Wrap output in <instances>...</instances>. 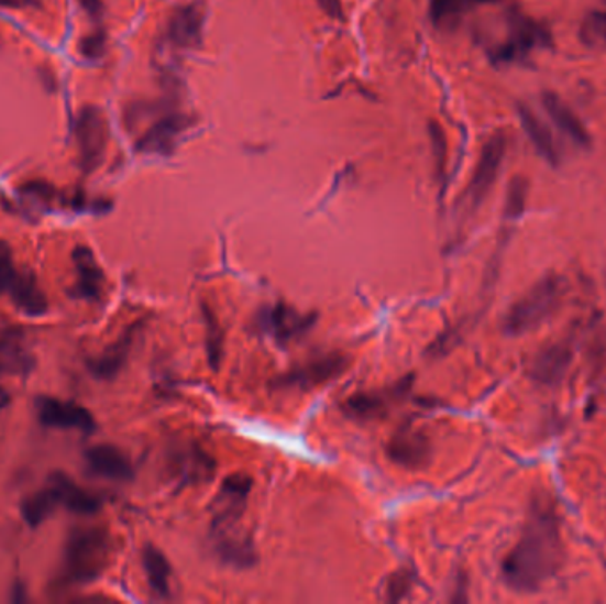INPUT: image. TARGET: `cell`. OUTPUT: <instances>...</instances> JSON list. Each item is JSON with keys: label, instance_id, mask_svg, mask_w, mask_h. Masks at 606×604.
I'll list each match as a JSON object with an SVG mask.
<instances>
[{"label": "cell", "instance_id": "6da1fadb", "mask_svg": "<svg viewBox=\"0 0 606 604\" xmlns=\"http://www.w3.org/2000/svg\"><path fill=\"white\" fill-rule=\"evenodd\" d=\"M562 563L564 541L555 502L544 491H536L520 539L502 562V576L513 591L530 594L552 580Z\"/></svg>", "mask_w": 606, "mask_h": 604}, {"label": "cell", "instance_id": "7a4b0ae2", "mask_svg": "<svg viewBox=\"0 0 606 604\" xmlns=\"http://www.w3.org/2000/svg\"><path fill=\"white\" fill-rule=\"evenodd\" d=\"M564 296L565 281L561 275L550 273L547 277L539 278L520 300L510 305V309L504 316L502 330L510 337L533 332L559 312Z\"/></svg>", "mask_w": 606, "mask_h": 604}, {"label": "cell", "instance_id": "3957f363", "mask_svg": "<svg viewBox=\"0 0 606 604\" xmlns=\"http://www.w3.org/2000/svg\"><path fill=\"white\" fill-rule=\"evenodd\" d=\"M110 553V537L103 528H75L64 548L63 576L69 583L95 582L109 565Z\"/></svg>", "mask_w": 606, "mask_h": 604}, {"label": "cell", "instance_id": "277c9868", "mask_svg": "<svg viewBox=\"0 0 606 604\" xmlns=\"http://www.w3.org/2000/svg\"><path fill=\"white\" fill-rule=\"evenodd\" d=\"M0 295H5L25 316L40 318L48 312V300L34 275L14 263L13 251L0 241Z\"/></svg>", "mask_w": 606, "mask_h": 604}, {"label": "cell", "instance_id": "5b68a950", "mask_svg": "<svg viewBox=\"0 0 606 604\" xmlns=\"http://www.w3.org/2000/svg\"><path fill=\"white\" fill-rule=\"evenodd\" d=\"M552 43V37L547 29L532 22L524 14H510L507 20V36L504 42L493 46L492 59L497 64L524 63L529 59L532 52L547 48Z\"/></svg>", "mask_w": 606, "mask_h": 604}, {"label": "cell", "instance_id": "8992f818", "mask_svg": "<svg viewBox=\"0 0 606 604\" xmlns=\"http://www.w3.org/2000/svg\"><path fill=\"white\" fill-rule=\"evenodd\" d=\"M252 477L245 473H234L223 479L219 495L213 501V536L240 531L238 523L246 509L251 496Z\"/></svg>", "mask_w": 606, "mask_h": 604}, {"label": "cell", "instance_id": "52a82bcc", "mask_svg": "<svg viewBox=\"0 0 606 604\" xmlns=\"http://www.w3.org/2000/svg\"><path fill=\"white\" fill-rule=\"evenodd\" d=\"M348 367H350V360L344 354H323V356L309 360L306 364L298 365L289 373L278 376L274 386L284 388V391H310V388L338 380Z\"/></svg>", "mask_w": 606, "mask_h": 604}, {"label": "cell", "instance_id": "ba28073f", "mask_svg": "<svg viewBox=\"0 0 606 604\" xmlns=\"http://www.w3.org/2000/svg\"><path fill=\"white\" fill-rule=\"evenodd\" d=\"M506 151V133H493L484 144L474 174H472V179H470L469 190H466L470 208L477 209L478 206L483 205L484 199L488 197L493 185L497 182L498 174H500Z\"/></svg>", "mask_w": 606, "mask_h": 604}, {"label": "cell", "instance_id": "9c48e42d", "mask_svg": "<svg viewBox=\"0 0 606 604\" xmlns=\"http://www.w3.org/2000/svg\"><path fill=\"white\" fill-rule=\"evenodd\" d=\"M109 144V124L100 109L84 107L77 119V146L86 173L100 167Z\"/></svg>", "mask_w": 606, "mask_h": 604}, {"label": "cell", "instance_id": "30bf717a", "mask_svg": "<svg viewBox=\"0 0 606 604\" xmlns=\"http://www.w3.org/2000/svg\"><path fill=\"white\" fill-rule=\"evenodd\" d=\"M312 314H301L293 309L291 305L277 304L269 305L261 310L257 316V327L261 332L272 337L280 344L297 341L298 337L309 332L310 327L315 325Z\"/></svg>", "mask_w": 606, "mask_h": 604}, {"label": "cell", "instance_id": "8fae6325", "mask_svg": "<svg viewBox=\"0 0 606 604\" xmlns=\"http://www.w3.org/2000/svg\"><path fill=\"white\" fill-rule=\"evenodd\" d=\"M206 23V4L202 0H194L179 6L170 14L167 23V40L170 45L181 51H194L202 45V32Z\"/></svg>", "mask_w": 606, "mask_h": 604}, {"label": "cell", "instance_id": "7c38bea8", "mask_svg": "<svg viewBox=\"0 0 606 604\" xmlns=\"http://www.w3.org/2000/svg\"><path fill=\"white\" fill-rule=\"evenodd\" d=\"M36 414L40 422L46 428L77 429V431H95L96 422L84 406L69 400L55 399V397H37Z\"/></svg>", "mask_w": 606, "mask_h": 604}, {"label": "cell", "instance_id": "4fadbf2b", "mask_svg": "<svg viewBox=\"0 0 606 604\" xmlns=\"http://www.w3.org/2000/svg\"><path fill=\"white\" fill-rule=\"evenodd\" d=\"M387 455L403 469H425L431 461V441L425 432L406 426L394 432L387 443Z\"/></svg>", "mask_w": 606, "mask_h": 604}, {"label": "cell", "instance_id": "5bb4252c", "mask_svg": "<svg viewBox=\"0 0 606 604\" xmlns=\"http://www.w3.org/2000/svg\"><path fill=\"white\" fill-rule=\"evenodd\" d=\"M573 344L568 339L539 348L530 360V376L541 385H557L573 362Z\"/></svg>", "mask_w": 606, "mask_h": 604}, {"label": "cell", "instance_id": "9a60e30c", "mask_svg": "<svg viewBox=\"0 0 606 604\" xmlns=\"http://www.w3.org/2000/svg\"><path fill=\"white\" fill-rule=\"evenodd\" d=\"M190 124L191 119L188 116H164L139 139L135 150L146 155L170 156L176 150L179 136L190 128Z\"/></svg>", "mask_w": 606, "mask_h": 604}, {"label": "cell", "instance_id": "2e32d148", "mask_svg": "<svg viewBox=\"0 0 606 604\" xmlns=\"http://www.w3.org/2000/svg\"><path fill=\"white\" fill-rule=\"evenodd\" d=\"M84 459H86L87 470L96 477L115 482H126L133 479L132 461L118 447L107 446V443L91 447L86 450Z\"/></svg>", "mask_w": 606, "mask_h": 604}, {"label": "cell", "instance_id": "e0dca14e", "mask_svg": "<svg viewBox=\"0 0 606 604\" xmlns=\"http://www.w3.org/2000/svg\"><path fill=\"white\" fill-rule=\"evenodd\" d=\"M46 486L51 487L59 507L63 505V507L71 510V513L91 516V514H96L101 509V501L98 496L92 495L89 491L75 484V482L71 481L68 475H64V473H52Z\"/></svg>", "mask_w": 606, "mask_h": 604}, {"label": "cell", "instance_id": "ac0fdd59", "mask_svg": "<svg viewBox=\"0 0 606 604\" xmlns=\"http://www.w3.org/2000/svg\"><path fill=\"white\" fill-rule=\"evenodd\" d=\"M75 273V295L84 300H100L106 286V275L101 272L100 264L95 260L92 252L87 246H77L74 252Z\"/></svg>", "mask_w": 606, "mask_h": 604}, {"label": "cell", "instance_id": "d6986e66", "mask_svg": "<svg viewBox=\"0 0 606 604\" xmlns=\"http://www.w3.org/2000/svg\"><path fill=\"white\" fill-rule=\"evenodd\" d=\"M541 101L542 107L547 110L548 118L552 119L553 124L570 141H573L580 147L591 146V135H588L587 128L576 118V114L570 109V105L565 103L561 96L548 91L542 95Z\"/></svg>", "mask_w": 606, "mask_h": 604}, {"label": "cell", "instance_id": "ffe728a7", "mask_svg": "<svg viewBox=\"0 0 606 604\" xmlns=\"http://www.w3.org/2000/svg\"><path fill=\"white\" fill-rule=\"evenodd\" d=\"M518 118H520L521 127H524L525 133L529 136L539 155L547 160L548 164L559 165L561 151H559L555 139L548 130L547 124L542 123L541 119L527 105H518Z\"/></svg>", "mask_w": 606, "mask_h": 604}, {"label": "cell", "instance_id": "44dd1931", "mask_svg": "<svg viewBox=\"0 0 606 604\" xmlns=\"http://www.w3.org/2000/svg\"><path fill=\"white\" fill-rule=\"evenodd\" d=\"M406 388L408 386L399 383L396 391L390 392L388 396L382 392H359L355 396L348 397L342 409L346 411L348 417L356 418V420H373V418H379L387 414L390 397L399 396Z\"/></svg>", "mask_w": 606, "mask_h": 604}, {"label": "cell", "instance_id": "7402d4cb", "mask_svg": "<svg viewBox=\"0 0 606 604\" xmlns=\"http://www.w3.org/2000/svg\"><path fill=\"white\" fill-rule=\"evenodd\" d=\"M142 565H144V571H146L151 591L155 592L159 597H169L170 565L169 560L165 559V554L156 550L155 546H146L144 551H142Z\"/></svg>", "mask_w": 606, "mask_h": 604}, {"label": "cell", "instance_id": "603a6c76", "mask_svg": "<svg viewBox=\"0 0 606 604\" xmlns=\"http://www.w3.org/2000/svg\"><path fill=\"white\" fill-rule=\"evenodd\" d=\"M477 2H483V0H431L429 14L438 29L452 31L458 28L463 14Z\"/></svg>", "mask_w": 606, "mask_h": 604}, {"label": "cell", "instance_id": "cb8c5ba5", "mask_svg": "<svg viewBox=\"0 0 606 604\" xmlns=\"http://www.w3.org/2000/svg\"><path fill=\"white\" fill-rule=\"evenodd\" d=\"M59 507L51 487L46 486L22 502V516L31 527H40Z\"/></svg>", "mask_w": 606, "mask_h": 604}, {"label": "cell", "instance_id": "d4e9b609", "mask_svg": "<svg viewBox=\"0 0 606 604\" xmlns=\"http://www.w3.org/2000/svg\"><path fill=\"white\" fill-rule=\"evenodd\" d=\"M132 348V336L128 333L121 341L115 342L112 348L101 354L100 359H96L91 364L92 373L101 380H110L119 373V369L123 367L124 360Z\"/></svg>", "mask_w": 606, "mask_h": 604}, {"label": "cell", "instance_id": "484cf974", "mask_svg": "<svg viewBox=\"0 0 606 604\" xmlns=\"http://www.w3.org/2000/svg\"><path fill=\"white\" fill-rule=\"evenodd\" d=\"M527 196H529L527 179L524 176L513 177L507 187L506 206H504V217L507 220L520 219L527 206Z\"/></svg>", "mask_w": 606, "mask_h": 604}, {"label": "cell", "instance_id": "4316f807", "mask_svg": "<svg viewBox=\"0 0 606 604\" xmlns=\"http://www.w3.org/2000/svg\"><path fill=\"white\" fill-rule=\"evenodd\" d=\"M582 40L591 46H606V11H594L582 25Z\"/></svg>", "mask_w": 606, "mask_h": 604}, {"label": "cell", "instance_id": "83f0119b", "mask_svg": "<svg viewBox=\"0 0 606 604\" xmlns=\"http://www.w3.org/2000/svg\"><path fill=\"white\" fill-rule=\"evenodd\" d=\"M205 312L206 348H208V359H210L211 365L217 367V364L220 365V360H222V332H220L219 323H217V319L211 316L208 307H206Z\"/></svg>", "mask_w": 606, "mask_h": 604}, {"label": "cell", "instance_id": "f1b7e54d", "mask_svg": "<svg viewBox=\"0 0 606 604\" xmlns=\"http://www.w3.org/2000/svg\"><path fill=\"white\" fill-rule=\"evenodd\" d=\"M411 582H414V578H411L410 571H406V569H399L396 573L390 574L387 586H385L387 601L396 603V601L405 600L406 595L410 594Z\"/></svg>", "mask_w": 606, "mask_h": 604}, {"label": "cell", "instance_id": "f546056e", "mask_svg": "<svg viewBox=\"0 0 606 604\" xmlns=\"http://www.w3.org/2000/svg\"><path fill=\"white\" fill-rule=\"evenodd\" d=\"M429 136H431V151H433L437 174L443 176L447 165V136L443 133V128L437 121L429 123Z\"/></svg>", "mask_w": 606, "mask_h": 604}, {"label": "cell", "instance_id": "4dcf8cb0", "mask_svg": "<svg viewBox=\"0 0 606 604\" xmlns=\"http://www.w3.org/2000/svg\"><path fill=\"white\" fill-rule=\"evenodd\" d=\"M80 52L86 55L87 59H98L106 52V34L103 32H95L91 36L84 37L80 43Z\"/></svg>", "mask_w": 606, "mask_h": 604}, {"label": "cell", "instance_id": "1f68e13d", "mask_svg": "<svg viewBox=\"0 0 606 604\" xmlns=\"http://www.w3.org/2000/svg\"><path fill=\"white\" fill-rule=\"evenodd\" d=\"M316 2L327 13V17L333 20H342L344 11H342L341 0H316Z\"/></svg>", "mask_w": 606, "mask_h": 604}, {"label": "cell", "instance_id": "d6a6232c", "mask_svg": "<svg viewBox=\"0 0 606 604\" xmlns=\"http://www.w3.org/2000/svg\"><path fill=\"white\" fill-rule=\"evenodd\" d=\"M80 4H82L87 13L91 14L92 19H98L101 14V10H103L101 0H80Z\"/></svg>", "mask_w": 606, "mask_h": 604}, {"label": "cell", "instance_id": "836d02e7", "mask_svg": "<svg viewBox=\"0 0 606 604\" xmlns=\"http://www.w3.org/2000/svg\"><path fill=\"white\" fill-rule=\"evenodd\" d=\"M34 4L36 0H0V8H10V10H22Z\"/></svg>", "mask_w": 606, "mask_h": 604}, {"label": "cell", "instance_id": "e575fe53", "mask_svg": "<svg viewBox=\"0 0 606 604\" xmlns=\"http://www.w3.org/2000/svg\"><path fill=\"white\" fill-rule=\"evenodd\" d=\"M8 403H10V394L0 386V411L8 406Z\"/></svg>", "mask_w": 606, "mask_h": 604}, {"label": "cell", "instance_id": "d590c367", "mask_svg": "<svg viewBox=\"0 0 606 604\" xmlns=\"http://www.w3.org/2000/svg\"><path fill=\"white\" fill-rule=\"evenodd\" d=\"M0 373H2V364H0Z\"/></svg>", "mask_w": 606, "mask_h": 604}]
</instances>
